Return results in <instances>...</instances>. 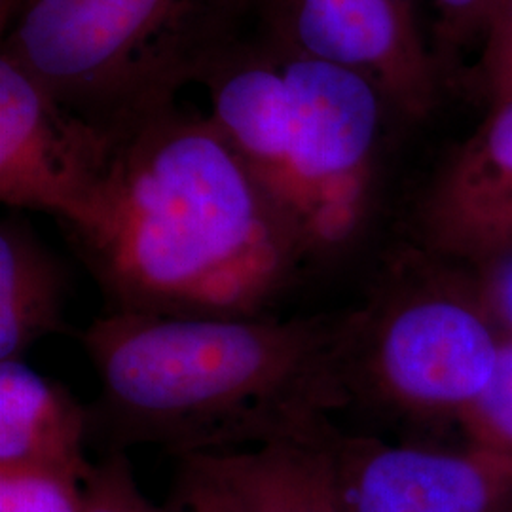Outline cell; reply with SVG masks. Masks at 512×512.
I'll return each mask as SVG.
<instances>
[{"label": "cell", "instance_id": "obj_2", "mask_svg": "<svg viewBox=\"0 0 512 512\" xmlns=\"http://www.w3.org/2000/svg\"><path fill=\"white\" fill-rule=\"evenodd\" d=\"M351 321L103 313L78 336L99 380L88 442L184 459L332 439V414L351 404Z\"/></svg>", "mask_w": 512, "mask_h": 512}, {"label": "cell", "instance_id": "obj_11", "mask_svg": "<svg viewBox=\"0 0 512 512\" xmlns=\"http://www.w3.org/2000/svg\"><path fill=\"white\" fill-rule=\"evenodd\" d=\"M340 437L342 431L323 442H277L207 458L245 512H349Z\"/></svg>", "mask_w": 512, "mask_h": 512}, {"label": "cell", "instance_id": "obj_6", "mask_svg": "<svg viewBox=\"0 0 512 512\" xmlns=\"http://www.w3.org/2000/svg\"><path fill=\"white\" fill-rule=\"evenodd\" d=\"M112 137L71 114L0 55V200L42 211L67 232L90 219L109 173Z\"/></svg>", "mask_w": 512, "mask_h": 512}, {"label": "cell", "instance_id": "obj_13", "mask_svg": "<svg viewBox=\"0 0 512 512\" xmlns=\"http://www.w3.org/2000/svg\"><path fill=\"white\" fill-rule=\"evenodd\" d=\"M471 446L512 456V338H505L494 376L461 416Z\"/></svg>", "mask_w": 512, "mask_h": 512}, {"label": "cell", "instance_id": "obj_4", "mask_svg": "<svg viewBox=\"0 0 512 512\" xmlns=\"http://www.w3.org/2000/svg\"><path fill=\"white\" fill-rule=\"evenodd\" d=\"M279 54L287 110L272 147L251 171L293 220L317 275L357 245L365 230L384 97L351 69Z\"/></svg>", "mask_w": 512, "mask_h": 512}, {"label": "cell", "instance_id": "obj_5", "mask_svg": "<svg viewBox=\"0 0 512 512\" xmlns=\"http://www.w3.org/2000/svg\"><path fill=\"white\" fill-rule=\"evenodd\" d=\"M181 6L183 0H31L4 29L2 55L95 126L99 101L129 93L150 44Z\"/></svg>", "mask_w": 512, "mask_h": 512}, {"label": "cell", "instance_id": "obj_16", "mask_svg": "<svg viewBox=\"0 0 512 512\" xmlns=\"http://www.w3.org/2000/svg\"><path fill=\"white\" fill-rule=\"evenodd\" d=\"M484 93L490 109L512 97V0H497L484 29L480 61Z\"/></svg>", "mask_w": 512, "mask_h": 512}, {"label": "cell", "instance_id": "obj_12", "mask_svg": "<svg viewBox=\"0 0 512 512\" xmlns=\"http://www.w3.org/2000/svg\"><path fill=\"white\" fill-rule=\"evenodd\" d=\"M71 274L18 219L0 228V363L25 361L37 342L71 334L65 310Z\"/></svg>", "mask_w": 512, "mask_h": 512}, {"label": "cell", "instance_id": "obj_15", "mask_svg": "<svg viewBox=\"0 0 512 512\" xmlns=\"http://www.w3.org/2000/svg\"><path fill=\"white\" fill-rule=\"evenodd\" d=\"M82 484L40 471H0V512H82Z\"/></svg>", "mask_w": 512, "mask_h": 512}, {"label": "cell", "instance_id": "obj_7", "mask_svg": "<svg viewBox=\"0 0 512 512\" xmlns=\"http://www.w3.org/2000/svg\"><path fill=\"white\" fill-rule=\"evenodd\" d=\"M274 46L351 69L384 101L421 120L439 80L410 0H258Z\"/></svg>", "mask_w": 512, "mask_h": 512}, {"label": "cell", "instance_id": "obj_9", "mask_svg": "<svg viewBox=\"0 0 512 512\" xmlns=\"http://www.w3.org/2000/svg\"><path fill=\"white\" fill-rule=\"evenodd\" d=\"M416 249L488 270L512 255V97L448 158L414 211Z\"/></svg>", "mask_w": 512, "mask_h": 512}, {"label": "cell", "instance_id": "obj_8", "mask_svg": "<svg viewBox=\"0 0 512 512\" xmlns=\"http://www.w3.org/2000/svg\"><path fill=\"white\" fill-rule=\"evenodd\" d=\"M349 512H512V456L366 437L338 440Z\"/></svg>", "mask_w": 512, "mask_h": 512}, {"label": "cell", "instance_id": "obj_1", "mask_svg": "<svg viewBox=\"0 0 512 512\" xmlns=\"http://www.w3.org/2000/svg\"><path fill=\"white\" fill-rule=\"evenodd\" d=\"M90 219L69 230L105 313L270 317L313 275L293 220L211 120L156 105L110 133Z\"/></svg>", "mask_w": 512, "mask_h": 512}, {"label": "cell", "instance_id": "obj_18", "mask_svg": "<svg viewBox=\"0 0 512 512\" xmlns=\"http://www.w3.org/2000/svg\"><path fill=\"white\" fill-rule=\"evenodd\" d=\"M486 272V281L480 293L486 310L505 338H512V255L503 258Z\"/></svg>", "mask_w": 512, "mask_h": 512}, {"label": "cell", "instance_id": "obj_3", "mask_svg": "<svg viewBox=\"0 0 512 512\" xmlns=\"http://www.w3.org/2000/svg\"><path fill=\"white\" fill-rule=\"evenodd\" d=\"M503 340L484 302L465 298L440 260L406 249L353 311L351 403L416 423L459 420L490 384Z\"/></svg>", "mask_w": 512, "mask_h": 512}, {"label": "cell", "instance_id": "obj_19", "mask_svg": "<svg viewBox=\"0 0 512 512\" xmlns=\"http://www.w3.org/2000/svg\"><path fill=\"white\" fill-rule=\"evenodd\" d=\"M497 0H437L448 35L469 37L484 33Z\"/></svg>", "mask_w": 512, "mask_h": 512}, {"label": "cell", "instance_id": "obj_17", "mask_svg": "<svg viewBox=\"0 0 512 512\" xmlns=\"http://www.w3.org/2000/svg\"><path fill=\"white\" fill-rule=\"evenodd\" d=\"M192 482L202 512H245L226 480L207 456L177 459Z\"/></svg>", "mask_w": 512, "mask_h": 512}, {"label": "cell", "instance_id": "obj_21", "mask_svg": "<svg viewBox=\"0 0 512 512\" xmlns=\"http://www.w3.org/2000/svg\"><path fill=\"white\" fill-rule=\"evenodd\" d=\"M31 0H0V21H2V29H6L12 19L18 16L21 8L25 4H29Z\"/></svg>", "mask_w": 512, "mask_h": 512}, {"label": "cell", "instance_id": "obj_14", "mask_svg": "<svg viewBox=\"0 0 512 512\" xmlns=\"http://www.w3.org/2000/svg\"><path fill=\"white\" fill-rule=\"evenodd\" d=\"M82 512H165L141 492L128 452H112L93 461L82 482Z\"/></svg>", "mask_w": 512, "mask_h": 512}, {"label": "cell", "instance_id": "obj_20", "mask_svg": "<svg viewBox=\"0 0 512 512\" xmlns=\"http://www.w3.org/2000/svg\"><path fill=\"white\" fill-rule=\"evenodd\" d=\"M162 505H164L165 512H202L196 494H194L192 482L186 475L183 465H179V463H177V469H175L171 488H169Z\"/></svg>", "mask_w": 512, "mask_h": 512}, {"label": "cell", "instance_id": "obj_10", "mask_svg": "<svg viewBox=\"0 0 512 512\" xmlns=\"http://www.w3.org/2000/svg\"><path fill=\"white\" fill-rule=\"evenodd\" d=\"M88 410L71 389L25 361L0 363V471H40L84 482Z\"/></svg>", "mask_w": 512, "mask_h": 512}]
</instances>
